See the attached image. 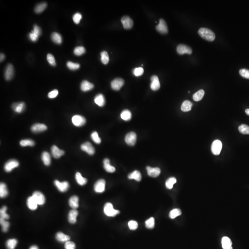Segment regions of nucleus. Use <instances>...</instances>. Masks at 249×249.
Wrapping results in <instances>:
<instances>
[{
	"instance_id": "1",
	"label": "nucleus",
	"mask_w": 249,
	"mask_h": 249,
	"mask_svg": "<svg viewBox=\"0 0 249 249\" xmlns=\"http://www.w3.org/2000/svg\"><path fill=\"white\" fill-rule=\"evenodd\" d=\"M198 33L202 38L210 42L213 41L216 38L215 34L213 31L207 28H201Z\"/></svg>"
},
{
	"instance_id": "2",
	"label": "nucleus",
	"mask_w": 249,
	"mask_h": 249,
	"mask_svg": "<svg viewBox=\"0 0 249 249\" xmlns=\"http://www.w3.org/2000/svg\"><path fill=\"white\" fill-rule=\"evenodd\" d=\"M104 212L106 216L109 217L115 216L120 213V211L115 209L113 205L110 202H107L104 205Z\"/></svg>"
},
{
	"instance_id": "3",
	"label": "nucleus",
	"mask_w": 249,
	"mask_h": 249,
	"mask_svg": "<svg viewBox=\"0 0 249 249\" xmlns=\"http://www.w3.org/2000/svg\"><path fill=\"white\" fill-rule=\"evenodd\" d=\"M19 166V162L15 159H11L8 160L4 165V170L7 172H10L15 168Z\"/></svg>"
},
{
	"instance_id": "4",
	"label": "nucleus",
	"mask_w": 249,
	"mask_h": 249,
	"mask_svg": "<svg viewBox=\"0 0 249 249\" xmlns=\"http://www.w3.org/2000/svg\"><path fill=\"white\" fill-rule=\"evenodd\" d=\"M222 144L220 140H214L211 145V151L212 153L216 156L220 154V151L222 150Z\"/></svg>"
},
{
	"instance_id": "5",
	"label": "nucleus",
	"mask_w": 249,
	"mask_h": 249,
	"mask_svg": "<svg viewBox=\"0 0 249 249\" xmlns=\"http://www.w3.org/2000/svg\"><path fill=\"white\" fill-rule=\"evenodd\" d=\"M72 121L74 126H81L86 123V119L84 116L80 115H75L72 118Z\"/></svg>"
},
{
	"instance_id": "6",
	"label": "nucleus",
	"mask_w": 249,
	"mask_h": 249,
	"mask_svg": "<svg viewBox=\"0 0 249 249\" xmlns=\"http://www.w3.org/2000/svg\"><path fill=\"white\" fill-rule=\"evenodd\" d=\"M124 140L127 144L130 146H133L135 144L136 142V134L133 132H130L126 135Z\"/></svg>"
},
{
	"instance_id": "7",
	"label": "nucleus",
	"mask_w": 249,
	"mask_h": 249,
	"mask_svg": "<svg viewBox=\"0 0 249 249\" xmlns=\"http://www.w3.org/2000/svg\"><path fill=\"white\" fill-rule=\"evenodd\" d=\"M106 182L103 179H100L95 183L94 189L95 192L97 193H102L105 190Z\"/></svg>"
},
{
	"instance_id": "8",
	"label": "nucleus",
	"mask_w": 249,
	"mask_h": 249,
	"mask_svg": "<svg viewBox=\"0 0 249 249\" xmlns=\"http://www.w3.org/2000/svg\"><path fill=\"white\" fill-rule=\"evenodd\" d=\"M156 29L158 32L162 34L168 33V31L166 22L162 19H160L159 23L156 25Z\"/></svg>"
},
{
	"instance_id": "9",
	"label": "nucleus",
	"mask_w": 249,
	"mask_h": 249,
	"mask_svg": "<svg viewBox=\"0 0 249 249\" xmlns=\"http://www.w3.org/2000/svg\"><path fill=\"white\" fill-rule=\"evenodd\" d=\"M177 52L179 55H184V54H190L192 52V48L189 46L185 45H179L177 47Z\"/></svg>"
},
{
	"instance_id": "10",
	"label": "nucleus",
	"mask_w": 249,
	"mask_h": 249,
	"mask_svg": "<svg viewBox=\"0 0 249 249\" xmlns=\"http://www.w3.org/2000/svg\"><path fill=\"white\" fill-rule=\"evenodd\" d=\"M80 148L82 150L85 151L90 155H93L95 153V148H94L92 144L89 142H84V144L81 145Z\"/></svg>"
},
{
	"instance_id": "11",
	"label": "nucleus",
	"mask_w": 249,
	"mask_h": 249,
	"mask_svg": "<svg viewBox=\"0 0 249 249\" xmlns=\"http://www.w3.org/2000/svg\"><path fill=\"white\" fill-rule=\"evenodd\" d=\"M124 84V81L121 78H116L111 82V88L115 91H119Z\"/></svg>"
},
{
	"instance_id": "12",
	"label": "nucleus",
	"mask_w": 249,
	"mask_h": 249,
	"mask_svg": "<svg viewBox=\"0 0 249 249\" xmlns=\"http://www.w3.org/2000/svg\"><path fill=\"white\" fill-rule=\"evenodd\" d=\"M54 184L60 192H66L69 187V183L67 181L61 182L58 181V180H55L54 181Z\"/></svg>"
},
{
	"instance_id": "13",
	"label": "nucleus",
	"mask_w": 249,
	"mask_h": 249,
	"mask_svg": "<svg viewBox=\"0 0 249 249\" xmlns=\"http://www.w3.org/2000/svg\"><path fill=\"white\" fill-rule=\"evenodd\" d=\"M33 198H34L38 205H43L45 202V196L41 192L36 191L33 194Z\"/></svg>"
},
{
	"instance_id": "14",
	"label": "nucleus",
	"mask_w": 249,
	"mask_h": 249,
	"mask_svg": "<svg viewBox=\"0 0 249 249\" xmlns=\"http://www.w3.org/2000/svg\"><path fill=\"white\" fill-rule=\"evenodd\" d=\"M14 75V68L13 65L11 64H9L5 68V79L7 80H10L12 79Z\"/></svg>"
},
{
	"instance_id": "15",
	"label": "nucleus",
	"mask_w": 249,
	"mask_h": 249,
	"mask_svg": "<svg viewBox=\"0 0 249 249\" xmlns=\"http://www.w3.org/2000/svg\"><path fill=\"white\" fill-rule=\"evenodd\" d=\"M121 21L124 29H130L132 28L133 26V21L128 16H124L122 17L121 18Z\"/></svg>"
},
{
	"instance_id": "16",
	"label": "nucleus",
	"mask_w": 249,
	"mask_h": 249,
	"mask_svg": "<svg viewBox=\"0 0 249 249\" xmlns=\"http://www.w3.org/2000/svg\"><path fill=\"white\" fill-rule=\"evenodd\" d=\"M151 82L150 84V88L153 91H156L159 90L160 88V83L158 77L156 75H153L151 76Z\"/></svg>"
},
{
	"instance_id": "17",
	"label": "nucleus",
	"mask_w": 249,
	"mask_h": 249,
	"mask_svg": "<svg viewBox=\"0 0 249 249\" xmlns=\"http://www.w3.org/2000/svg\"><path fill=\"white\" fill-rule=\"evenodd\" d=\"M47 129V126L44 124L36 123L31 127V130L34 133H39Z\"/></svg>"
},
{
	"instance_id": "18",
	"label": "nucleus",
	"mask_w": 249,
	"mask_h": 249,
	"mask_svg": "<svg viewBox=\"0 0 249 249\" xmlns=\"http://www.w3.org/2000/svg\"><path fill=\"white\" fill-rule=\"evenodd\" d=\"M52 155L54 158H59L65 154V152L63 150H60L57 146L53 145L51 148Z\"/></svg>"
},
{
	"instance_id": "19",
	"label": "nucleus",
	"mask_w": 249,
	"mask_h": 249,
	"mask_svg": "<svg viewBox=\"0 0 249 249\" xmlns=\"http://www.w3.org/2000/svg\"><path fill=\"white\" fill-rule=\"evenodd\" d=\"M146 169L148 176L152 177H157L160 173V170L159 168H151L150 166H148L146 167Z\"/></svg>"
},
{
	"instance_id": "20",
	"label": "nucleus",
	"mask_w": 249,
	"mask_h": 249,
	"mask_svg": "<svg viewBox=\"0 0 249 249\" xmlns=\"http://www.w3.org/2000/svg\"><path fill=\"white\" fill-rule=\"evenodd\" d=\"M12 107L14 111L16 113H21L25 109V103L23 102L16 103L12 105Z\"/></svg>"
},
{
	"instance_id": "21",
	"label": "nucleus",
	"mask_w": 249,
	"mask_h": 249,
	"mask_svg": "<svg viewBox=\"0 0 249 249\" xmlns=\"http://www.w3.org/2000/svg\"><path fill=\"white\" fill-rule=\"evenodd\" d=\"M78 215V212L75 209H73L70 211L68 214V221L71 224H74L77 221V217Z\"/></svg>"
},
{
	"instance_id": "22",
	"label": "nucleus",
	"mask_w": 249,
	"mask_h": 249,
	"mask_svg": "<svg viewBox=\"0 0 249 249\" xmlns=\"http://www.w3.org/2000/svg\"><path fill=\"white\" fill-rule=\"evenodd\" d=\"M94 85L92 83H90L87 80H84L82 82L81 84L80 85V89L83 91H89L90 90L93 89Z\"/></svg>"
},
{
	"instance_id": "23",
	"label": "nucleus",
	"mask_w": 249,
	"mask_h": 249,
	"mask_svg": "<svg viewBox=\"0 0 249 249\" xmlns=\"http://www.w3.org/2000/svg\"><path fill=\"white\" fill-rule=\"evenodd\" d=\"M222 244L223 249H233L231 240L228 237H224L222 238Z\"/></svg>"
},
{
	"instance_id": "24",
	"label": "nucleus",
	"mask_w": 249,
	"mask_h": 249,
	"mask_svg": "<svg viewBox=\"0 0 249 249\" xmlns=\"http://www.w3.org/2000/svg\"><path fill=\"white\" fill-rule=\"evenodd\" d=\"M94 102L99 107H103L105 104V99L102 94H99L94 98Z\"/></svg>"
},
{
	"instance_id": "25",
	"label": "nucleus",
	"mask_w": 249,
	"mask_h": 249,
	"mask_svg": "<svg viewBox=\"0 0 249 249\" xmlns=\"http://www.w3.org/2000/svg\"><path fill=\"white\" fill-rule=\"evenodd\" d=\"M27 204L28 207L29 208L30 210H34L37 208L38 204L36 202L33 196H31L28 198L27 200Z\"/></svg>"
},
{
	"instance_id": "26",
	"label": "nucleus",
	"mask_w": 249,
	"mask_h": 249,
	"mask_svg": "<svg viewBox=\"0 0 249 249\" xmlns=\"http://www.w3.org/2000/svg\"><path fill=\"white\" fill-rule=\"evenodd\" d=\"M103 167L104 169L108 172H114L115 171V168L110 165V160L108 158H106L103 160Z\"/></svg>"
},
{
	"instance_id": "27",
	"label": "nucleus",
	"mask_w": 249,
	"mask_h": 249,
	"mask_svg": "<svg viewBox=\"0 0 249 249\" xmlns=\"http://www.w3.org/2000/svg\"><path fill=\"white\" fill-rule=\"evenodd\" d=\"M69 204L73 209H76L79 207V198L76 196H73L69 200Z\"/></svg>"
},
{
	"instance_id": "28",
	"label": "nucleus",
	"mask_w": 249,
	"mask_h": 249,
	"mask_svg": "<svg viewBox=\"0 0 249 249\" xmlns=\"http://www.w3.org/2000/svg\"><path fill=\"white\" fill-rule=\"evenodd\" d=\"M129 179H134L137 181H140L141 180V174L140 172L138 170H135L133 172H131L128 175Z\"/></svg>"
},
{
	"instance_id": "29",
	"label": "nucleus",
	"mask_w": 249,
	"mask_h": 249,
	"mask_svg": "<svg viewBox=\"0 0 249 249\" xmlns=\"http://www.w3.org/2000/svg\"><path fill=\"white\" fill-rule=\"evenodd\" d=\"M42 160L45 165L49 166L51 164V155L48 152L45 151L42 154Z\"/></svg>"
},
{
	"instance_id": "30",
	"label": "nucleus",
	"mask_w": 249,
	"mask_h": 249,
	"mask_svg": "<svg viewBox=\"0 0 249 249\" xmlns=\"http://www.w3.org/2000/svg\"><path fill=\"white\" fill-rule=\"evenodd\" d=\"M51 39L55 43L60 45L62 43V39L61 35L58 33L54 32L51 35Z\"/></svg>"
},
{
	"instance_id": "31",
	"label": "nucleus",
	"mask_w": 249,
	"mask_h": 249,
	"mask_svg": "<svg viewBox=\"0 0 249 249\" xmlns=\"http://www.w3.org/2000/svg\"><path fill=\"white\" fill-rule=\"evenodd\" d=\"M56 238L59 242H67L69 241L70 237L67 235L61 232H58L56 234Z\"/></svg>"
},
{
	"instance_id": "32",
	"label": "nucleus",
	"mask_w": 249,
	"mask_h": 249,
	"mask_svg": "<svg viewBox=\"0 0 249 249\" xmlns=\"http://www.w3.org/2000/svg\"><path fill=\"white\" fill-rule=\"evenodd\" d=\"M192 102H190L189 100L184 101L181 105V110L184 112L189 111L192 109Z\"/></svg>"
},
{
	"instance_id": "33",
	"label": "nucleus",
	"mask_w": 249,
	"mask_h": 249,
	"mask_svg": "<svg viewBox=\"0 0 249 249\" xmlns=\"http://www.w3.org/2000/svg\"><path fill=\"white\" fill-rule=\"evenodd\" d=\"M75 178L77 183L80 186H84L87 182V180L83 177L80 172H77L76 174Z\"/></svg>"
},
{
	"instance_id": "34",
	"label": "nucleus",
	"mask_w": 249,
	"mask_h": 249,
	"mask_svg": "<svg viewBox=\"0 0 249 249\" xmlns=\"http://www.w3.org/2000/svg\"><path fill=\"white\" fill-rule=\"evenodd\" d=\"M8 190L6 184L3 183L0 184V196L1 198H5L8 195Z\"/></svg>"
},
{
	"instance_id": "35",
	"label": "nucleus",
	"mask_w": 249,
	"mask_h": 249,
	"mask_svg": "<svg viewBox=\"0 0 249 249\" xmlns=\"http://www.w3.org/2000/svg\"><path fill=\"white\" fill-rule=\"evenodd\" d=\"M121 117L122 120L128 121L132 118V113L128 109H125L121 112Z\"/></svg>"
},
{
	"instance_id": "36",
	"label": "nucleus",
	"mask_w": 249,
	"mask_h": 249,
	"mask_svg": "<svg viewBox=\"0 0 249 249\" xmlns=\"http://www.w3.org/2000/svg\"><path fill=\"white\" fill-rule=\"evenodd\" d=\"M204 91L203 90H200L194 94L193 96V99L196 102L200 101L202 99L204 95Z\"/></svg>"
},
{
	"instance_id": "37",
	"label": "nucleus",
	"mask_w": 249,
	"mask_h": 249,
	"mask_svg": "<svg viewBox=\"0 0 249 249\" xmlns=\"http://www.w3.org/2000/svg\"><path fill=\"white\" fill-rule=\"evenodd\" d=\"M17 240L16 239H10L6 242V246L7 249H15L17 244Z\"/></svg>"
},
{
	"instance_id": "38",
	"label": "nucleus",
	"mask_w": 249,
	"mask_h": 249,
	"mask_svg": "<svg viewBox=\"0 0 249 249\" xmlns=\"http://www.w3.org/2000/svg\"><path fill=\"white\" fill-rule=\"evenodd\" d=\"M176 182H177V180L175 178H169L166 182V186L168 189H171L173 187L174 184L176 183Z\"/></svg>"
},
{
	"instance_id": "39",
	"label": "nucleus",
	"mask_w": 249,
	"mask_h": 249,
	"mask_svg": "<svg viewBox=\"0 0 249 249\" xmlns=\"http://www.w3.org/2000/svg\"><path fill=\"white\" fill-rule=\"evenodd\" d=\"M47 4L46 3H41L36 6L35 8V12L36 13H40L43 12L47 7Z\"/></svg>"
},
{
	"instance_id": "40",
	"label": "nucleus",
	"mask_w": 249,
	"mask_h": 249,
	"mask_svg": "<svg viewBox=\"0 0 249 249\" xmlns=\"http://www.w3.org/2000/svg\"><path fill=\"white\" fill-rule=\"evenodd\" d=\"M20 145L22 147L30 146H33L35 145V142L32 139H26L21 140L20 142Z\"/></svg>"
},
{
	"instance_id": "41",
	"label": "nucleus",
	"mask_w": 249,
	"mask_h": 249,
	"mask_svg": "<svg viewBox=\"0 0 249 249\" xmlns=\"http://www.w3.org/2000/svg\"><path fill=\"white\" fill-rule=\"evenodd\" d=\"M101 61H102V63L103 64L106 65V64H107L109 63V55H108L107 52L106 51H103L101 53Z\"/></svg>"
},
{
	"instance_id": "42",
	"label": "nucleus",
	"mask_w": 249,
	"mask_h": 249,
	"mask_svg": "<svg viewBox=\"0 0 249 249\" xmlns=\"http://www.w3.org/2000/svg\"><path fill=\"white\" fill-rule=\"evenodd\" d=\"M181 214V211L178 208H174L169 213V217L171 219H174L178 216H180Z\"/></svg>"
},
{
	"instance_id": "43",
	"label": "nucleus",
	"mask_w": 249,
	"mask_h": 249,
	"mask_svg": "<svg viewBox=\"0 0 249 249\" xmlns=\"http://www.w3.org/2000/svg\"><path fill=\"white\" fill-rule=\"evenodd\" d=\"M0 223L2 226L3 231L4 232H7L9 229L10 224L9 222L6 221V220L3 219V218H0Z\"/></svg>"
},
{
	"instance_id": "44",
	"label": "nucleus",
	"mask_w": 249,
	"mask_h": 249,
	"mask_svg": "<svg viewBox=\"0 0 249 249\" xmlns=\"http://www.w3.org/2000/svg\"><path fill=\"white\" fill-rule=\"evenodd\" d=\"M238 130L241 133L243 134H249V126L246 124H241L238 127Z\"/></svg>"
},
{
	"instance_id": "45",
	"label": "nucleus",
	"mask_w": 249,
	"mask_h": 249,
	"mask_svg": "<svg viewBox=\"0 0 249 249\" xmlns=\"http://www.w3.org/2000/svg\"><path fill=\"white\" fill-rule=\"evenodd\" d=\"M74 54L77 56H80L85 52V48L83 46H78L76 47L73 51Z\"/></svg>"
},
{
	"instance_id": "46",
	"label": "nucleus",
	"mask_w": 249,
	"mask_h": 249,
	"mask_svg": "<svg viewBox=\"0 0 249 249\" xmlns=\"http://www.w3.org/2000/svg\"><path fill=\"white\" fill-rule=\"evenodd\" d=\"M67 67L71 70H76L79 69L80 67V65L79 63H73L71 61H68L67 64Z\"/></svg>"
},
{
	"instance_id": "47",
	"label": "nucleus",
	"mask_w": 249,
	"mask_h": 249,
	"mask_svg": "<svg viewBox=\"0 0 249 249\" xmlns=\"http://www.w3.org/2000/svg\"><path fill=\"white\" fill-rule=\"evenodd\" d=\"M7 210V208L6 206H3V207L1 208L0 210L1 218L5 220L9 219V216L6 213Z\"/></svg>"
},
{
	"instance_id": "48",
	"label": "nucleus",
	"mask_w": 249,
	"mask_h": 249,
	"mask_svg": "<svg viewBox=\"0 0 249 249\" xmlns=\"http://www.w3.org/2000/svg\"><path fill=\"white\" fill-rule=\"evenodd\" d=\"M145 226L148 229L153 228L154 226V219L153 217L149 218L145 221Z\"/></svg>"
},
{
	"instance_id": "49",
	"label": "nucleus",
	"mask_w": 249,
	"mask_h": 249,
	"mask_svg": "<svg viewBox=\"0 0 249 249\" xmlns=\"http://www.w3.org/2000/svg\"><path fill=\"white\" fill-rule=\"evenodd\" d=\"M91 138L92 140L96 144H99L101 143V139L98 136L97 132H93L91 134Z\"/></svg>"
},
{
	"instance_id": "50",
	"label": "nucleus",
	"mask_w": 249,
	"mask_h": 249,
	"mask_svg": "<svg viewBox=\"0 0 249 249\" xmlns=\"http://www.w3.org/2000/svg\"><path fill=\"white\" fill-rule=\"evenodd\" d=\"M144 70L142 67H137L134 69L133 70V73L134 75L136 77H139L144 73Z\"/></svg>"
},
{
	"instance_id": "51",
	"label": "nucleus",
	"mask_w": 249,
	"mask_h": 249,
	"mask_svg": "<svg viewBox=\"0 0 249 249\" xmlns=\"http://www.w3.org/2000/svg\"><path fill=\"white\" fill-rule=\"evenodd\" d=\"M128 226L130 230H135L138 228V222L135 220H130L128 223Z\"/></svg>"
},
{
	"instance_id": "52",
	"label": "nucleus",
	"mask_w": 249,
	"mask_h": 249,
	"mask_svg": "<svg viewBox=\"0 0 249 249\" xmlns=\"http://www.w3.org/2000/svg\"><path fill=\"white\" fill-rule=\"evenodd\" d=\"M47 59L48 62L51 66H55L56 65L55 59L52 54H48L47 55Z\"/></svg>"
},
{
	"instance_id": "53",
	"label": "nucleus",
	"mask_w": 249,
	"mask_h": 249,
	"mask_svg": "<svg viewBox=\"0 0 249 249\" xmlns=\"http://www.w3.org/2000/svg\"><path fill=\"white\" fill-rule=\"evenodd\" d=\"M240 75L242 77L246 78L247 79H249V70L245 68L241 69L240 70Z\"/></svg>"
},
{
	"instance_id": "54",
	"label": "nucleus",
	"mask_w": 249,
	"mask_h": 249,
	"mask_svg": "<svg viewBox=\"0 0 249 249\" xmlns=\"http://www.w3.org/2000/svg\"><path fill=\"white\" fill-rule=\"evenodd\" d=\"M82 19V15L79 13H77L73 15V21L76 24H79Z\"/></svg>"
},
{
	"instance_id": "55",
	"label": "nucleus",
	"mask_w": 249,
	"mask_h": 249,
	"mask_svg": "<svg viewBox=\"0 0 249 249\" xmlns=\"http://www.w3.org/2000/svg\"><path fill=\"white\" fill-rule=\"evenodd\" d=\"M75 244L72 241H68L65 243V249H75Z\"/></svg>"
},
{
	"instance_id": "56",
	"label": "nucleus",
	"mask_w": 249,
	"mask_h": 249,
	"mask_svg": "<svg viewBox=\"0 0 249 249\" xmlns=\"http://www.w3.org/2000/svg\"><path fill=\"white\" fill-rule=\"evenodd\" d=\"M32 32L38 37H39L41 35V33H42L41 28L36 25H34L33 30L32 31Z\"/></svg>"
},
{
	"instance_id": "57",
	"label": "nucleus",
	"mask_w": 249,
	"mask_h": 249,
	"mask_svg": "<svg viewBox=\"0 0 249 249\" xmlns=\"http://www.w3.org/2000/svg\"><path fill=\"white\" fill-rule=\"evenodd\" d=\"M58 95V91L57 90H54L48 94V97L52 99L57 97Z\"/></svg>"
},
{
	"instance_id": "58",
	"label": "nucleus",
	"mask_w": 249,
	"mask_h": 249,
	"mask_svg": "<svg viewBox=\"0 0 249 249\" xmlns=\"http://www.w3.org/2000/svg\"><path fill=\"white\" fill-rule=\"evenodd\" d=\"M39 37L37 36L36 34L34 33L31 31V33H30L29 34V38L31 41L33 42H36L38 40Z\"/></svg>"
},
{
	"instance_id": "59",
	"label": "nucleus",
	"mask_w": 249,
	"mask_h": 249,
	"mask_svg": "<svg viewBox=\"0 0 249 249\" xmlns=\"http://www.w3.org/2000/svg\"><path fill=\"white\" fill-rule=\"evenodd\" d=\"M5 55L3 53H1V55H0V61H1V62L3 61V60L5 59Z\"/></svg>"
},
{
	"instance_id": "60",
	"label": "nucleus",
	"mask_w": 249,
	"mask_h": 249,
	"mask_svg": "<svg viewBox=\"0 0 249 249\" xmlns=\"http://www.w3.org/2000/svg\"><path fill=\"white\" fill-rule=\"evenodd\" d=\"M29 249H39L38 247L36 246H31Z\"/></svg>"
},
{
	"instance_id": "61",
	"label": "nucleus",
	"mask_w": 249,
	"mask_h": 249,
	"mask_svg": "<svg viewBox=\"0 0 249 249\" xmlns=\"http://www.w3.org/2000/svg\"><path fill=\"white\" fill-rule=\"evenodd\" d=\"M246 112V115H249V109H246L245 111Z\"/></svg>"
}]
</instances>
